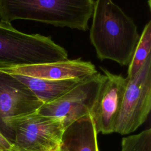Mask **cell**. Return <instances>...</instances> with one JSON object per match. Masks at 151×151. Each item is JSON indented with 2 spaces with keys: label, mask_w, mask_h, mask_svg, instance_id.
<instances>
[{
  "label": "cell",
  "mask_w": 151,
  "mask_h": 151,
  "mask_svg": "<svg viewBox=\"0 0 151 151\" xmlns=\"http://www.w3.org/2000/svg\"><path fill=\"white\" fill-rule=\"evenodd\" d=\"M91 17L90 40L97 57L129 65L140 37L133 20L112 0H96Z\"/></svg>",
  "instance_id": "1"
},
{
  "label": "cell",
  "mask_w": 151,
  "mask_h": 151,
  "mask_svg": "<svg viewBox=\"0 0 151 151\" xmlns=\"http://www.w3.org/2000/svg\"><path fill=\"white\" fill-rule=\"evenodd\" d=\"M65 129L61 119L38 111L18 120L14 124L15 151H52L62 142Z\"/></svg>",
  "instance_id": "7"
},
{
  "label": "cell",
  "mask_w": 151,
  "mask_h": 151,
  "mask_svg": "<svg viewBox=\"0 0 151 151\" xmlns=\"http://www.w3.org/2000/svg\"><path fill=\"white\" fill-rule=\"evenodd\" d=\"M68 59L67 50L50 36L28 34L0 21V68H11Z\"/></svg>",
  "instance_id": "3"
},
{
  "label": "cell",
  "mask_w": 151,
  "mask_h": 151,
  "mask_svg": "<svg viewBox=\"0 0 151 151\" xmlns=\"http://www.w3.org/2000/svg\"><path fill=\"white\" fill-rule=\"evenodd\" d=\"M52 151H65L63 148V147L60 145L59 147H57L56 149H55L54 150H52Z\"/></svg>",
  "instance_id": "15"
},
{
  "label": "cell",
  "mask_w": 151,
  "mask_h": 151,
  "mask_svg": "<svg viewBox=\"0 0 151 151\" xmlns=\"http://www.w3.org/2000/svg\"><path fill=\"white\" fill-rule=\"evenodd\" d=\"M100 68L106 76L107 79L99 93L90 115L97 133L107 134L114 132L128 79L121 74L111 73L106 68Z\"/></svg>",
  "instance_id": "8"
},
{
  "label": "cell",
  "mask_w": 151,
  "mask_h": 151,
  "mask_svg": "<svg viewBox=\"0 0 151 151\" xmlns=\"http://www.w3.org/2000/svg\"><path fill=\"white\" fill-rule=\"evenodd\" d=\"M12 74L24 83L44 104L54 101L85 79L49 80L18 74Z\"/></svg>",
  "instance_id": "11"
},
{
  "label": "cell",
  "mask_w": 151,
  "mask_h": 151,
  "mask_svg": "<svg viewBox=\"0 0 151 151\" xmlns=\"http://www.w3.org/2000/svg\"><path fill=\"white\" fill-rule=\"evenodd\" d=\"M150 109L151 55L137 74L128 80L114 132L122 135L134 132L147 120Z\"/></svg>",
  "instance_id": "5"
},
{
  "label": "cell",
  "mask_w": 151,
  "mask_h": 151,
  "mask_svg": "<svg viewBox=\"0 0 151 151\" xmlns=\"http://www.w3.org/2000/svg\"><path fill=\"white\" fill-rule=\"evenodd\" d=\"M94 0H0V21L29 20L86 31Z\"/></svg>",
  "instance_id": "2"
},
{
  "label": "cell",
  "mask_w": 151,
  "mask_h": 151,
  "mask_svg": "<svg viewBox=\"0 0 151 151\" xmlns=\"http://www.w3.org/2000/svg\"><path fill=\"white\" fill-rule=\"evenodd\" d=\"M11 73L45 78L64 80L68 78H86L98 71L91 62L78 58L74 60L41 63L11 68H0Z\"/></svg>",
  "instance_id": "9"
},
{
  "label": "cell",
  "mask_w": 151,
  "mask_h": 151,
  "mask_svg": "<svg viewBox=\"0 0 151 151\" xmlns=\"http://www.w3.org/2000/svg\"><path fill=\"white\" fill-rule=\"evenodd\" d=\"M106 79L104 74L97 72L54 101L43 104L38 112L61 119L66 128L76 120L90 114Z\"/></svg>",
  "instance_id": "6"
},
{
  "label": "cell",
  "mask_w": 151,
  "mask_h": 151,
  "mask_svg": "<svg viewBox=\"0 0 151 151\" xmlns=\"http://www.w3.org/2000/svg\"><path fill=\"white\" fill-rule=\"evenodd\" d=\"M43 104L24 83L0 68V133L11 143L15 123L37 112Z\"/></svg>",
  "instance_id": "4"
},
{
  "label": "cell",
  "mask_w": 151,
  "mask_h": 151,
  "mask_svg": "<svg viewBox=\"0 0 151 151\" xmlns=\"http://www.w3.org/2000/svg\"><path fill=\"white\" fill-rule=\"evenodd\" d=\"M61 146L65 151H99L97 133L90 114L65 128Z\"/></svg>",
  "instance_id": "10"
},
{
  "label": "cell",
  "mask_w": 151,
  "mask_h": 151,
  "mask_svg": "<svg viewBox=\"0 0 151 151\" xmlns=\"http://www.w3.org/2000/svg\"><path fill=\"white\" fill-rule=\"evenodd\" d=\"M151 21L145 25L129 64L127 78L132 79L139 71L147 57L151 55Z\"/></svg>",
  "instance_id": "12"
},
{
  "label": "cell",
  "mask_w": 151,
  "mask_h": 151,
  "mask_svg": "<svg viewBox=\"0 0 151 151\" xmlns=\"http://www.w3.org/2000/svg\"><path fill=\"white\" fill-rule=\"evenodd\" d=\"M121 151H151V129L123 137Z\"/></svg>",
  "instance_id": "13"
},
{
  "label": "cell",
  "mask_w": 151,
  "mask_h": 151,
  "mask_svg": "<svg viewBox=\"0 0 151 151\" xmlns=\"http://www.w3.org/2000/svg\"><path fill=\"white\" fill-rule=\"evenodd\" d=\"M0 151H15L13 144L0 133Z\"/></svg>",
  "instance_id": "14"
}]
</instances>
